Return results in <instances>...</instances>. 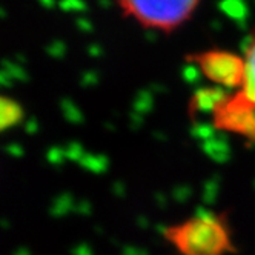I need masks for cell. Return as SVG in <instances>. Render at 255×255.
I'll list each match as a JSON object with an SVG mask.
<instances>
[{
    "instance_id": "1",
    "label": "cell",
    "mask_w": 255,
    "mask_h": 255,
    "mask_svg": "<svg viewBox=\"0 0 255 255\" xmlns=\"http://www.w3.org/2000/svg\"><path fill=\"white\" fill-rule=\"evenodd\" d=\"M165 240L178 255H229L235 252L232 229L223 212L202 211L166 226Z\"/></svg>"
},
{
    "instance_id": "2",
    "label": "cell",
    "mask_w": 255,
    "mask_h": 255,
    "mask_svg": "<svg viewBox=\"0 0 255 255\" xmlns=\"http://www.w3.org/2000/svg\"><path fill=\"white\" fill-rule=\"evenodd\" d=\"M202 0H116L128 19L146 29L172 32L183 26Z\"/></svg>"
},
{
    "instance_id": "3",
    "label": "cell",
    "mask_w": 255,
    "mask_h": 255,
    "mask_svg": "<svg viewBox=\"0 0 255 255\" xmlns=\"http://www.w3.org/2000/svg\"><path fill=\"white\" fill-rule=\"evenodd\" d=\"M188 62L197 65L200 72L212 86L228 89L229 93L243 88L246 76V62L237 52L211 48L188 56Z\"/></svg>"
},
{
    "instance_id": "4",
    "label": "cell",
    "mask_w": 255,
    "mask_h": 255,
    "mask_svg": "<svg viewBox=\"0 0 255 255\" xmlns=\"http://www.w3.org/2000/svg\"><path fill=\"white\" fill-rule=\"evenodd\" d=\"M215 128L255 143V99L242 89L226 93L211 113Z\"/></svg>"
},
{
    "instance_id": "5",
    "label": "cell",
    "mask_w": 255,
    "mask_h": 255,
    "mask_svg": "<svg viewBox=\"0 0 255 255\" xmlns=\"http://www.w3.org/2000/svg\"><path fill=\"white\" fill-rule=\"evenodd\" d=\"M243 57L246 62V76L242 91L249 97L255 99V29L251 32Z\"/></svg>"
},
{
    "instance_id": "6",
    "label": "cell",
    "mask_w": 255,
    "mask_h": 255,
    "mask_svg": "<svg viewBox=\"0 0 255 255\" xmlns=\"http://www.w3.org/2000/svg\"><path fill=\"white\" fill-rule=\"evenodd\" d=\"M20 117L22 109L19 103H15L14 100H9L6 97H0V128L17 123V120Z\"/></svg>"
},
{
    "instance_id": "7",
    "label": "cell",
    "mask_w": 255,
    "mask_h": 255,
    "mask_svg": "<svg viewBox=\"0 0 255 255\" xmlns=\"http://www.w3.org/2000/svg\"><path fill=\"white\" fill-rule=\"evenodd\" d=\"M40 3L46 8H51L54 5V0H40Z\"/></svg>"
},
{
    "instance_id": "8",
    "label": "cell",
    "mask_w": 255,
    "mask_h": 255,
    "mask_svg": "<svg viewBox=\"0 0 255 255\" xmlns=\"http://www.w3.org/2000/svg\"><path fill=\"white\" fill-rule=\"evenodd\" d=\"M0 19H6V9L3 6H0Z\"/></svg>"
}]
</instances>
